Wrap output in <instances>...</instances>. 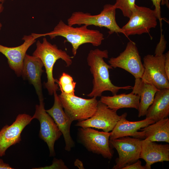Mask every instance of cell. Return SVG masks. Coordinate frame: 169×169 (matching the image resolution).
Instances as JSON below:
<instances>
[{"instance_id": "1", "label": "cell", "mask_w": 169, "mask_h": 169, "mask_svg": "<svg viewBox=\"0 0 169 169\" xmlns=\"http://www.w3.org/2000/svg\"><path fill=\"white\" fill-rule=\"evenodd\" d=\"M108 58V52L107 50H102L96 49L89 52L87 60L93 77V87L92 91L87 95V96L96 98L101 97L105 91H110L114 95L116 94L120 90L132 89L133 87L131 86H117L112 83L110 79L109 69L113 68L104 60V58Z\"/></svg>"}, {"instance_id": "2", "label": "cell", "mask_w": 169, "mask_h": 169, "mask_svg": "<svg viewBox=\"0 0 169 169\" xmlns=\"http://www.w3.org/2000/svg\"><path fill=\"white\" fill-rule=\"evenodd\" d=\"M85 25L74 27L60 20L54 30L44 34H39V37L49 36L51 39L59 36L64 38L72 46V52L75 56L79 47L86 43L94 46H100L104 39V35L99 31L90 29Z\"/></svg>"}, {"instance_id": "3", "label": "cell", "mask_w": 169, "mask_h": 169, "mask_svg": "<svg viewBox=\"0 0 169 169\" xmlns=\"http://www.w3.org/2000/svg\"><path fill=\"white\" fill-rule=\"evenodd\" d=\"M33 55L39 58L44 66L47 74V82L44 83L49 95H53L54 91L59 89L58 85L55 83V79L53 76L54 65L56 61L60 59L64 60L66 66L69 67L72 63L73 57L69 56L65 51L58 48L55 44L49 42L45 38H44L41 43L38 40L36 43V48Z\"/></svg>"}, {"instance_id": "4", "label": "cell", "mask_w": 169, "mask_h": 169, "mask_svg": "<svg viewBox=\"0 0 169 169\" xmlns=\"http://www.w3.org/2000/svg\"><path fill=\"white\" fill-rule=\"evenodd\" d=\"M116 9L114 5L106 4L104 6L100 13L97 15H91L90 13L80 11L74 12L67 19V24L70 26L93 25L107 28L109 34L114 33L123 34L121 28L116 22Z\"/></svg>"}, {"instance_id": "5", "label": "cell", "mask_w": 169, "mask_h": 169, "mask_svg": "<svg viewBox=\"0 0 169 169\" xmlns=\"http://www.w3.org/2000/svg\"><path fill=\"white\" fill-rule=\"evenodd\" d=\"M60 91L59 98L64 112L73 121L87 119L95 112L98 102L96 98L84 99Z\"/></svg>"}, {"instance_id": "6", "label": "cell", "mask_w": 169, "mask_h": 169, "mask_svg": "<svg viewBox=\"0 0 169 169\" xmlns=\"http://www.w3.org/2000/svg\"><path fill=\"white\" fill-rule=\"evenodd\" d=\"M110 132L100 131L91 127H80L78 137L80 142L89 151L111 159L113 152L110 146Z\"/></svg>"}, {"instance_id": "7", "label": "cell", "mask_w": 169, "mask_h": 169, "mask_svg": "<svg viewBox=\"0 0 169 169\" xmlns=\"http://www.w3.org/2000/svg\"><path fill=\"white\" fill-rule=\"evenodd\" d=\"M128 22L121 28L127 36L148 33L157 25L158 19L154 10L136 4Z\"/></svg>"}, {"instance_id": "8", "label": "cell", "mask_w": 169, "mask_h": 169, "mask_svg": "<svg viewBox=\"0 0 169 169\" xmlns=\"http://www.w3.org/2000/svg\"><path fill=\"white\" fill-rule=\"evenodd\" d=\"M39 104L36 105L35 112L32 118V120L36 119L39 122V137L47 144L49 156H54L55 155L54 143L62 133L53 118L46 111L44 99L39 100Z\"/></svg>"}, {"instance_id": "9", "label": "cell", "mask_w": 169, "mask_h": 169, "mask_svg": "<svg viewBox=\"0 0 169 169\" xmlns=\"http://www.w3.org/2000/svg\"><path fill=\"white\" fill-rule=\"evenodd\" d=\"M141 140L129 136L110 140V145L116 150L119 156L113 169H122L139 160L141 149Z\"/></svg>"}, {"instance_id": "10", "label": "cell", "mask_w": 169, "mask_h": 169, "mask_svg": "<svg viewBox=\"0 0 169 169\" xmlns=\"http://www.w3.org/2000/svg\"><path fill=\"white\" fill-rule=\"evenodd\" d=\"M165 54L160 56L147 54L143 58L144 71L141 78L159 90L169 89V79L164 69Z\"/></svg>"}, {"instance_id": "11", "label": "cell", "mask_w": 169, "mask_h": 169, "mask_svg": "<svg viewBox=\"0 0 169 169\" xmlns=\"http://www.w3.org/2000/svg\"><path fill=\"white\" fill-rule=\"evenodd\" d=\"M114 68L123 69L133 75L135 79L141 78L144 71L141 58L136 43L130 41L125 50L115 57H111L108 61Z\"/></svg>"}, {"instance_id": "12", "label": "cell", "mask_w": 169, "mask_h": 169, "mask_svg": "<svg viewBox=\"0 0 169 169\" xmlns=\"http://www.w3.org/2000/svg\"><path fill=\"white\" fill-rule=\"evenodd\" d=\"M121 116L117 114L116 111L99 100L94 114L87 119L79 121L75 125L101 129L108 132L113 130Z\"/></svg>"}, {"instance_id": "13", "label": "cell", "mask_w": 169, "mask_h": 169, "mask_svg": "<svg viewBox=\"0 0 169 169\" xmlns=\"http://www.w3.org/2000/svg\"><path fill=\"white\" fill-rule=\"evenodd\" d=\"M32 117L27 114H19L11 125H6L0 130V157L5 155L10 146L20 142L21 133L33 120Z\"/></svg>"}, {"instance_id": "14", "label": "cell", "mask_w": 169, "mask_h": 169, "mask_svg": "<svg viewBox=\"0 0 169 169\" xmlns=\"http://www.w3.org/2000/svg\"><path fill=\"white\" fill-rule=\"evenodd\" d=\"M38 38V34L37 33L25 35L22 39L24 41L23 43L16 47H9L0 44V52L7 59L9 67L18 76L21 75L23 60L27 50Z\"/></svg>"}, {"instance_id": "15", "label": "cell", "mask_w": 169, "mask_h": 169, "mask_svg": "<svg viewBox=\"0 0 169 169\" xmlns=\"http://www.w3.org/2000/svg\"><path fill=\"white\" fill-rule=\"evenodd\" d=\"M53 94L54 98V105L51 108L46 110V111L53 118L62 133L65 142V149L69 151L75 145L70 133V126L73 121L63 110L56 91H54Z\"/></svg>"}, {"instance_id": "16", "label": "cell", "mask_w": 169, "mask_h": 169, "mask_svg": "<svg viewBox=\"0 0 169 169\" xmlns=\"http://www.w3.org/2000/svg\"><path fill=\"white\" fill-rule=\"evenodd\" d=\"M43 64L39 58L27 54L24 58L21 75L35 88L39 100L44 99L41 76L44 71Z\"/></svg>"}, {"instance_id": "17", "label": "cell", "mask_w": 169, "mask_h": 169, "mask_svg": "<svg viewBox=\"0 0 169 169\" xmlns=\"http://www.w3.org/2000/svg\"><path fill=\"white\" fill-rule=\"evenodd\" d=\"M140 158L146 162V169H151V165L158 162L169 161V145L160 144L150 140L141 141Z\"/></svg>"}, {"instance_id": "18", "label": "cell", "mask_w": 169, "mask_h": 169, "mask_svg": "<svg viewBox=\"0 0 169 169\" xmlns=\"http://www.w3.org/2000/svg\"><path fill=\"white\" fill-rule=\"evenodd\" d=\"M127 115L126 112L121 115L120 119L110 132V140L126 136L134 137L141 129L155 122L147 118L138 121H130L126 119Z\"/></svg>"}, {"instance_id": "19", "label": "cell", "mask_w": 169, "mask_h": 169, "mask_svg": "<svg viewBox=\"0 0 169 169\" xmlns=\"http://www.w3.org/2000/svg\"><path fill=\"white\" fill-rule=\"evenodd\" d=\"M133 137L169 143V119H161L140 129Z\"/></svg>"}, {"instance_id": "20", "label": "cell", "mask_w": 169, "mask_h": 169, "mask_svg": "<svg viewBox=\"0 0 169 169\" xmlns=\"http://www.w3.org/2000/svg\"><path fill=\"white\" fill-rule=\"evenodd\" d=\"M132 90V93L140 96L138 117L144 116L152 104L156 93L159 90L153 84L143 81L141 78L135 79Z\"/></svg>"}, {"instance_id": "21", "label": "cell", "mask_w": 169, "mask_h": 169, "mask_svg": "<svg viewBox=\"0 0 169 169\" xmlns=\"http://www.w3.org/2000/svg\"><path fill=\"white\" fill-rule=\"evenodd\" d=\"M169 115V89L159 90L153 101L148 109L146 118L155 122L168 118Z\"/></svg>"}, {"instance_id": "22", "label": "cell", "mask_w": 169, "mask_h": 169, "mask_svg": "<svg viewBox=\"0 0 169 169\" xmlns=\"http://www.w3.org/2000/svg\"><path fill=\"white\" fill-rule=\"evenodd\" d=\"M139 95L131 93L112 96H101L100 101L106 105L109 108L117 111L120 109L132 108L138 110L140 103Z\"/></svg>"}, {"instance_id": "23", "label": "cell", "mask_w": 169, "mask_h": 169, "mask_svg": "<svg viewBox=\"0 0 169 169\" xmlns=\"http://www.w3.org/2000/svg\"><path fill=\"white\" fill-rule=\"evenodd\" d=\"M59 87L60 90L69 95H75V88L76 83L74 81L73 77L68 74L63 72L59 80L55 79Z\"/></svg>"}, {"instance_id": "24", "label": "cell", "mask_w": 169, "mask_h": 169, "mask_svg": "<svg viewBox=\"0 0 169 169\" xmlns=\"http://www.w3.org/2000/svg\"><path fill=\"white\" fill-rule=\"evenodd\" d=\"M136 0H116L114 5L119 9L124 17L129 18L134 9Z\"/></svg>"}, {"instance_id": "25", "label": "cell", "mask_w": 169, "mask_h": 169, "mask_svg": "<svg viewBox=\"0 0 169 169\" xmlns=\"http://www.w3.org/2000/svg\"><path fill=\"white\" fill-rule=\"evenodd\" d=\"M166 41L163 34L161 33L160 41L157 44L155 51V56H160L163 54L166 48Z\"/></svg>"}, {"instance_id": "26", "label": "cell", "mask_w": 169, "mask_h": 169, "mask_svg": "<svg viewBox=\"0 0 169 169\" xmlns=\"http://www.w3.org/2000/svg\"><path fill=\"white\" fill-rule=\"evenodd\" d=\"M41 168L36 169H68L67 166L65 164L64 162L61 159H58L54 158L52 165L50 166H46Z\"/></svg>"}, {"instance_id": "27", "label": "cell", "mask_w": 169, "mask_h": 169, "mask_svg": "<svg viewBox=\"0 0 169 169\" xmlns=\"http://www.w3.org/2000/svg\"><path fill=\"white\" fill-rule=\"evenodd\" d=\"M153 4L155 7L154 9L158 19L161 21V4L163 5L164 0H151Z\"/></svg>"}, {"instance_id": "28", "label": "cell", "mask_w": 169, "mask_h": 169, "mask_svg": "<svg viewBox=\"0 0 169 169\" xmlns=\"http://www.w3.org/2000/svg\"><path fill=\"white\" fill-rule=\"evenodd\" d=\"M122 169H146V168L145 166L142 165L141 161L139 159L135 162L125 166Z\"/></svg>"}, {"instance_id": "29", "label": "cell", "mask_w": 169, "mask_h": 169, "mask_svg": "<svg viewBox=\"0 0 169 169\" xmlns=\"http://www.w3.org/2000/svg\"><path fill=\"white\" fill-rule=\"evenodd\" d=\"M165 59L164 63V69L166 75L169 79V52L167 51L165 54Z\"/></svg>"}, {"instance_id": "30", "label": "cell", "mask_w": 169, "mask_h": 169, "mask_svg": "<svg viewBox=\"0 0 169 169\" xmlns=\"http://www.w3.org/2000/svg\"><path fill=\"white\" fill-rule=\"evenodd\" d=\"M8 164L5 163L3 160L0 159V169H13Z\"/></svg>"}, {"instance_id": "31", "label": "cell", "mask_w": 169, "mask_h": 169, "mask_svg": "<svg viewBox=\"0 0 169 169\" xmlns=\"http://www.w3.org/2000/svg\"><path fill=\"white\" fill-rule=\"evenodd\" d=\"M75 166L78 167L79 169H84L82 162L78 159L76 160L74 163Z\"/></svg>"}, {"instance_id": "32", "label": "cell", "mask_w": 169, "mask_h": 169, "mask_svg": "<svg viewBox=\"0 0 169 169\" xmlns=\"http://www.w3.org/2000/svg\"><path fill=\"white\" fill-rule=\"evenodd\" d=\"M3 9V7L2 3H0V13L2 12ZM2 24L0 23V30L2 27Z\"/></svg>"}, {"instance_id": "33", "label": "cell", "mask_w": 169, "mask_h": 169, "mask_svg": "<svg viewBox=\"0 0 169 169\" xmlns=\"http://www.w3.org/2000/svg\"><path fill=\"white\" fill-rule=\"evenodd\" d=\"M166 4L167 7L169 8V4L168 2V0H164L163 4Z\"/></svg>"}, {"instance_id": "34", "label": "cell", "mask_w": 169, "mask_h": 169, "mask_svg": "<svg viewBox=\"0 0 169 169\" xmlns=\"http://www.w3.org/2000/svg\"><path fill=\"white\" fill-rule=\"evenodd\" d=\"M5 0H0V2H4V1Z\"/></svg>"}]
</instances>
